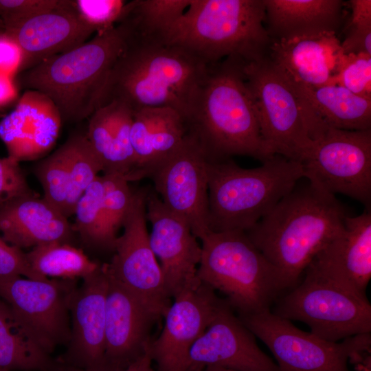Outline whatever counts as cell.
Wrapping results in <instances>:
<instances>
[{"label":"cell","mask_w":371,"mask_h":371,"mask_svg":"<svg viewBox=\"0 0 371 371\" xmlns=\"http://www.w3.org/2000/svg\"><path fill=\"white\" fill-rule=\"evenodd\" d=\"M265 29L271 41L339 30L344 16L340 0H263Z\"/></svg>","instance_id":"cell-26"},{"label":"cell","mask_w":371,"mask_h":371,"mask_svg":"<svg viewBox=\"0 0 371 371\" xmlns=\"http://www.w3.org/2000/svg\"><path fill=\"white\" fill-rule=\"evenodd\" d=\"M238 317L268 347L279 371H350L349 361L370 351V333L333 342L300 330L270 309Z\"/></svg>","instance_id":"cell-10"},{"label":"cell","mask_w":371,"mask_h":371,"mask_svg":"<svg viewBox=\"0 0 371 371\" xmlns=\"http://www.w3.org/2000/svg\"><path fill=\"white\" fill-rule=\"evenodd\" d=\"M190 0H133L126 3L117 23L127 32L164 37L186 10Z\"/></svg>","instance_id":"cell-31"},{"label":"cell","mask_w":371,"mask_h":371,"mask_svg":"<svg viewBox=\"0 0 371 371\" xmlns=\"http://www.w3.org/2000/svg\"><path fill=\"white\" fill-rule=\"evenodd\" d=\"M60 363L27 335L0 298V368L23 371H58Z\"/></svg>","instance_id":"cell-29"},{"label":"cell","mask_w":371,"mask_h":371,"mask_svg":"<svg viewBox=\"0 0 371 371\" xmlns=\"http://www.w3.org/2000/svg\"><path fill=\"white\" fill-rule=\"evenodd\" d=\"M107 273L102 370L112 371L125 368L148 350L152 327L161 317Z\"/></svg>","instance_id":"cell-19"},{"label":"cell","mask_w":371,"mask_h":371,"mask_svg":"<svg viewBox=\"0 0 371 371\" xmlns=\"http://www.w3.org/2000/svg\"><path fill=\"white\" fill-rule=\"evenodd\" d=\"M34 173L42 186L43 198L68 218L69 181L64 146L41 161Z\"/></svg>","instance_id":"cell-34"},{"label":"cell","mask_w":371,"mask_h":371,"mask_svg":"<svg viewBox=\"0 0 371 371\" xmlns=\"http://www.w3.org/2000/svg\"><path fill=\"white\" fill-rule=\"evenodd\" d=\"M105 216L112 232L117 236L130 207L133 190L124 176L117 173H103L100 176Z\"/></svg>","instance_id":"cell-35"},{"label":"cell","mask_w":371,"mask_h":371,"mask_svg":"<svg viewBox=\"0 0 371 371\" xmlns=\"http://www.w3.org/2000/svg\"><path fill=\"white\" fill-rule=\"evenodd\" d=\"M263 0H190L164 38L207 64L225 58L249 63L268 55Z\"/></svg>","instance_id":"cell-4"},{"label":"cell","mask_w":371,"mask_h":371,"mask_svg":"<svg viewBox=\"0 0 371 371\" xmlns=\"http://www.w3.org/2000/svg\"><path fill=\"white\" fill-rule=\"evenodd\" d=\"M124 45V32L116 25L75 49L23 71L21 83L47 96L62 121L80 122L100 108L109 75Z\"/></svg>","instance_id":"cell-5"},{"label":"cell","mask_w":371,"mask_h":371,"mask_svg":"<svg viewBox=\"0 0 371 371\" xmlns=\"http://www.w3.org/2000/svg\"><path fill=\"white\" fill-rule=\"evenodd\" d=\"M149 187L133 191L117 236L114 255L106 268L109 274L160 317L170 303L160 265L151 248L147 230L146 199Z\"/></svg>","instance_id":"cell-13"},{"label":"cell","mask_w":371,"mask_h":371,"mask_svg":"<svg viewBox=\"0 0 371 371\" xmlns=\"http://www.w3.org/2000/svg\"><path fill=\"white\" fill-rule=\"evenodd\" d=\"M300 164L304 179L335 196H350L370 210L371 129L329 127L313 142Z\"/></svg>","instance_id":"cell-11"},{"label":"cell","mask_w":371,"mask_h":371,"mask_svg":"<svg viewBox=\"0 0 371 371\" xmlns=\"http://www.w3.org/2000/svg\"><path fill=\"white\" fill-rule=\"evenodd\" d=\"M0 233L21 249L50 243H68L71 227L60 210L36 194L0 205Z\"/></svg>","instance_id":"cell-25"},{"label":"cell","mask_w":371,"mask_h":371,"mask_svg":"<svg viewBox=\"0 0 371 371\" xmlns=\"http://www.w3.org/2000/svg\"><path fill=\"white\" fill-rule=\"evenodd\" d=\"M34 194L19 162L10 157L0 158V205L17 198Z\"/></svg>","instance_id":"cell-40"},{"label":"cell","mask_w":371,"mask_h":371,"mask_svg":"<svg viewBox=\"0 0 371 371\" xmlns=\"http://www.w3.org/2000/svg\"><path fill=\"white\" fill-rule=\"evenodd\" d=\"M17 276L36 280L47 279L32 269L22 249L8 244L0 236V278Z\"/></svg>","instance_id":"cell-41"},{"label":"cell","mask_w":371,"mask_h":371,"mask_svg":"<svg viewBox=\"0 0 371 371\" xmlns=\"http://www.w3.org/2000/svg\"><path fill=\"white\" fill-rule=\"evenodd\" d=\"M23 52L16 41L0 29V72L13 76L21 69Z\"/></svg>","instance_id":"cell-42"},{"label":"cell","mask_w":371,"mask_h":371,"mask_svg":"<svg viewBox=\"0 0 371 371\" xmlns=\"http://www.w3.org/2000/svg\"><path fill=\"white\" fill-rule=\"evenodd\" d=\"M0 371H10V370L5 369V368H0Z\"/></svg>","instance_id":"cell-46"},{"label":"cell","mask_w":371,"mask_h":371,"mask_svg":"<svg viewBox=\"0 0 371 371\" xmlns=\"http://www.w3.org/2000/svg\"><path fill=\"white\" fill-rule=\"evenodd\" d=\"M199 240V280L224 294L226 302L238 315L270 309L276 299L290 289L245 232L210 231Z\"/></svg>","instance_id":"cell-7"},{"label":"cell","mask_w":371,"mask_h":371,"mask_svg":"<svg viewBox=\"0 0 371 371\" xmlns=\"http://www.w3.org/2000/svg\"><path fill=\"white\" fill-rule=\"evenodd\" d=\"M62 0H0V23L8 31L41 13L58 6Z\"/></svg>","instance_id":"cell-39"},{"label":"cell","mask_w":371,"mask_h":371,"mask_svg":"<svg viewBox=\"0 0 371 371\" xmlns=\"http://www.w3.org/2000/svg\"><path fill=\"white\" fill-rule=\"evenodd\" d=\"M108 286L104 263L84 278L73 293L69 306L71 337L65 352L57 359L60 363L89 371L104 370Z\"/></svg>","instance_id":"cell-18"},{"label":"cell","mask_w":371,"mask_h":371,"mask_svg":"<svg viewBox=\"0 0 371 371\" xmlns=\"http://www.w3.org/2000/svg\"><path fill=\"white\" fill-rule=\"evenodd\" d=\"M5 32L22 50V71L80 46L95 34L79 16L72 0H62L55 8Z\"/></svg>","instance_id":"cell-22"},{"label":"cell","mask_w":371,"mask_h":371,"mask_svg":"<svg viewBox=\"0 0 371 371\" xmlns=\"http://www.w3.org/2000/svg\"><path fill=\"white\" fill-rule=\"evenodd\" d=\"M207 161L187 135L180 147L150 175L164 205L200 239L209 229Z\"/></svg>","instance_id":"cell-14"},{"label":"cell","mask_w":371,"mask_h":371,"mask_svg":"<svg viewBox=\"0 0 371 371\" xmlns=\"http://www.w3.org/2000/svg\"><path fill=\"white\" fill-rule=\"evenodd\" d=\"M243 62L227 58L210 65L183 119L186 135L198 145L207 162H220L235 155L262 162L271 157L263 145Z\"/></svg>","instance_id":"cell-3"},{"label":"cell","mask_w":371,"mask_h":371,"mask_svg":"<svg viewBox=\"0 0 371 371\" xmlns=\"http://www.w3.org/2000/svg\"><path fill=\"white\" fill-rule=\"evenodd\" d=\"M209 366L237 371H279L225 300L192 346L185 371H203Z\"/></svg>","instance_id":"cell-15"},{"label":"cell","mask_w":371,"mask_h":371,"mask_svg":"<svg viewBox=\"0 0 371 371\" xmlns=\"http://www.w3.org/2000/svg\"><path fill=\"white\" fill-rule=\"evenodd\" d=\"M153 359L150 355V348L140 357L131 363L124 369L112 371H155L153 368ZM58 371H89L68 366L63 363L60 364ZM110 371V370H97Z\"/></svg>","instance_id":"cell-43"},{"label":"cell","mask_w":371,"mask_h":371,"mask_svg":"<svg viewBox=\"0 0 371 371\" xmlns=\"http://www.w3.org/2000/svg\"><path fill=\"white\" fill-rule=\"evenodd\" d=\"M337 85L355 94L371 98V55L348 54L339 74Z\"/></svg>","instance_id":"cell-38"},{"label":"cell","mask_w":371,"mask_h":371,"mask_svg":"<svg viewBox=\"0 0 371 371\" xmlns=\"http://www.w3.org/2000/svg\"><path fill=\"white\" fill-rule=\"evenodd\" d=\"M133 112L117 102L97 109L89 117L86 133L100 159L103 173H117L127 179L135 166L131 141Z\"/></svg>","instance_id":"cell-27"},{"label":"cell","mask_w":371,"mask_h":371,"mask_svg":"<svg viewBox=\"0 0 371 371\" xmlns=\"http://www.w3.org/2000/svg\"><path fill=\"white\" fill-rule=\"evenodd\" d=\"M186 137L183 118L170 108L144 109L133 113L131 141L135 166L128 181L149 178Z\"/></svg>","instance_id":"cell-24"},{"label":"cell","mask_w":371,"mask_h":371,"mask_svg":"<svg viewBox=\"0 0 371 371\" xmlns=\"http://www.w3.org/2000/svg\"><path fill=\"white\" fill-rule=\"evenodd\" d=\"M81 19L95 34L113 29L126 3L122 0H72Z\"/></svg>","instance_id":"cell-37"},{"label":"cell","mask_w":371,"mask_h":371,"mask_svg":"<svg viewBox=\"0 0 371 371\" xmlns=\"http://www.w3.org/2000/svg\"><path fill=\"white\" fill-rule=\"evenodd\" d=\"M61 122L57 108L47 96L28 90L14 111L0 121V139L8 157L19 162L34 159L54 145Z\"/></svg>","instance_id":"cell-23"},{"label":"cell","mask_w":371,"mask_h":371,"mask_svg":"<svg viewBox=\"0 0 371 371\" xmlns=\"http://www.w3.org/2000/svg\"><path fill=\"white\" fill-rule=\"evenodd\" d=\"M203 371H237L232 369L217 367V366H209L206 367Z\"/></svg>","instance_id":"cell-45"},{"label":"cell","mask_w":371,"mask_h":371,"mask_svg":"<svg viewBox=\"0 0 371 371\" xmlns=\"http://www.w3.org/2000/svg\"><path fill=\"white\" fill-rule=\"evenodd\" d=\"M349 3L351 16L341 47L346 54L371 55V1L352 0Z\"/></svg>","instance_id":"cell-36"},{"label":"cell","mask_w":371,"mask_h":371,"mask_svg":"<svg viewBox=\"0 0 371 371\" xmlns=\"http://www.w3.org/2000/svg\"><path fill=\"white\" fill-rule=\"evenodd\" d=\"M146 219L151 225V248L160 261L170 297L199 284L196 272L201 246L188 225L170 212L150 187L146 199Z\"/></svg>","instance_id":"cell-16"},{"label":"cell","mask_w":371,"mask_h":371,"mask_svg":"<svg viewBox=\"0 0 371 371\" xmlns=\"http://www.w3.org/2000/svg\"><path fill=\"white\" fill-rule=\"evenodd\" d=\"M242 70L266 153L269 157L278 155L300 163L313 142L329 127L268 55L243 62Z\"/></svg>","instance_id":"cell-8"},{"label":"cell","mask_w":371,"mask_h":371,"mask_svg":"<svg viewBox=\"0 0 371 371\" xmlns=\"http://www.w3.org/2000/svg\"><path fill=\"white\" fill-rule=\"evenodd\" d=\"M150 355L158 371H185L189 351L214 318L223 299L201 282L174 298Z\"/></svg>","instance_id":"cell-17"},{"label":"cell","mask_w":371,"mask_h":371,"mask_svg":"<svg viewBox=\"0 0 371 371\" xmlns=\"http://www.w3.org/2000/svg\"><path fill=\"white\" fill-rule=\"evenodd\" d=\"M347 216L335 195L308 181L296 185L245 234L291 289L341 232Z\"/></svg>","instance_id":"cell-2"},{"label":"cell","mask_w":371,"mask_h":371,"mask_svg":"<svg viewBox=\"0 0 371 371\" xmlns=\"http://www.w3.org/2000/svg\"><path fill=\"white\" fill-rule=\"evenodd\" d=\"M102 196L101 178L98 176L76 205L75 229L82 241L89 247L113 251L118 236L112 232L108 224Z\"/></svg>","instance_id":"cell-32"},{"label":"cell","mask_w":371,"mask_h":371,"mask_svg":"<svg viewBox=\"0 0 371 371\" xmlns=\"http://www.w3.org/2000/svg\"><path fill=\"white\" fill-rule=\"evenodd\" d=\"M303 280L276 300L275 315L305 323L311 333L333 342L371 332V305L345 286L306 268Z\"/></svg>","instance_id":"cell-9"},{"label":"cell","mask_w":371,"mask_h":371,"mask_svg":"<svg viewBox=\"0 0 371 371\" xmlns=\"http://www.w3.org/2000/svg\"><path fill=\"white\" fill-rule=\"evenodd\" d=\"M17 96L14 77L0 72V109L15 100Z\"/></svg>","instance_id":"cell-44"},{"label":"cell","mask_w":371,"mask_h":371,"mask_svg":"<svg viewBox=\"0 0 371 371\" xmlns=\"http://www.w3.org/2000/svg\"><path fill=\"white\" fill-rule=\"evenodd\" d=\"M76 280L0 278V298L29 337L50 355L71 337L70 302Z\"/></svg>","instance_id":"cell-12"},{"label":"cell","mask_w":371,"mask_h":371,"mask_svg":"<svg viewBox=\"0 0 371 371\" xmlns=\"http://www.w3.org/2000/svg\"><path fill=\"white\" fill-rule=\"evenodd\" d=\"M25 256L36 274L53 279H83L102 265L91 260L81 249L68 243L40 245L25 253Z\"/></svg>","instance_id":"cell-30"},{"label":"cell","mask_w":371,"mask_h":371,"mask_svg":"<svg viewBox=\"0 0 371 371\" xmlns=\"http://www.w3.org/2000/svg\"><path fill=\"white\" fill-rule=\"evenodd\" d=\"M269 58L295 85L319 88L337 85L348 54L335 32L271 41Z\"/></svg>","instance_id":"cell-20"},{"label":"cell","mask_w":371,"mask_h":371,"mask_svg":"<svg viewBox=\"0 0 371 371\" xmlns=\"http://www.w3.org/2000/svg\"><path fill=\"white\" fill-rule=\"evenodd\" d=\"M209 229L247 232L304 179L302 165L276 155L254 168L207 162Z\"/></svg>","instance_id":"cell-6"},{"label":"cell","mask_w":371,"mask_h":371,"mask_svg":"<svg viewBox=\"0 0 371 371\" xmlns=\"http://www.w3.org/2000/svg\"><path fill=\"white\" fill-rule=\"evenodd\" d=\"M120 28L125 45L109 75L100 108L113 102L133 113L170 108L184 119L210 65L164 38L135 35Z\"/></svg>","instance_id":"cell-1"},{"label":"cell","mask_w":371,"mask_h":371,"mask_svg":"<svg viewBox=\"0 0 371 371\" xmlns=\"http://www.w3.org/2000/svg\"><path fill=\"white\" fill-rule=\"evenodd\" d=\"M293 85L328 127L347 131L371 129V98L355 94L338 85L319 88Z\"/></svg>","instance_id":"cell-28"},{"label":"cell","mask_w":371,"mask_h":371,"mask_svg":"<svg viewBox=\"0 0 371 371\" xmlns=\"http://www.w3.org/2000/svg\"><path fill=\"white\" fill-rule=\"evenodd\" d=\"M306 268L366 297L371 278V212L347 216L341 232Z\"/></svg>","instance_id":"cell-21"},{"label":"cell","mask_w":371,"mask_h":371,"mask_svg":"<svg viewBox=\"0 0 371 371\" xmlns=\"http://www.w3.org/2000/svg\"><path fill=\"white\" fill-rule=\"evenodd\" d=\"M66 155L69 181L68 217L74 214L76 205L86 189L102 172V165L91 148L86 134H75L63 145Z\"/></svg>","instance_id":"cell-33"}]
</instances>
